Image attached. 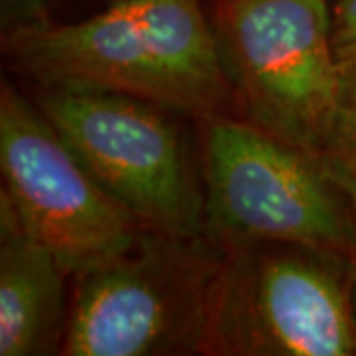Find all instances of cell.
Instances as JSON below:
<instances>
[{
    "instance_id": "cell-9",
    "label": "cell",
    "mask_w": 356,
    "mask_h": 356,
    "mask_svg": "<svg viewBox=\"0 0 356 356\" xmlns=\"http://www.w3.org/2000/svg\"><path fill=\"white\" fill-rule=\"evenodd\" d=\"M341 86L331 127L317 163L356 208V62L339 64Z\"/></svg>"
},
{
    "instance_id": "cell-6",
    "label": "cell",
    "mask_w": 356,
    "mask_h": 356,
    "mask_svg": "<svg viewBox=\"0 0 356 356\" xmlns=\"http://www.w3.org/2000/svg\"><path fill=\"white\" fill-rule=\"evenodd\" d=\"M0 166L2 192L67 275L127 252L147 229L8 81L0 89Z\"/></svg>"
},
{
    "instance_id": "cell-1",
    "label": "cell",
    "mask_w": 356,
    "mask_h": 356,
    "mask_svg": "<svg viewBox=\"0 0 356 356\" xmlns=\"http://www.w3.org/2000/svg\"><path fill=\"white\" fill-rule=\"evenodd\" d=\"M4 48L44 88L115 91L191 113L214 109L228 89L196 0H117L77 24L14 28Z\"/></svg>"
},
{
    "instance_id": "cell-5",
    "label": "cell",
    "mask_w": 356,
    "mask_h": 356,
    "mask_svg": "<svg viewBox=\"0 0 356 356\" xmlns=\"http://www.w3.org/2000/svg\"><path fill=\"white\" fill-rule=\"evenodd\" d=\"M40 109L89 175L145 228L200 236L202 198L177 131L154 103L115 91L46 88Z\"/></svg>"
},
{
    "instance_id": "cell-4",
    "label": "cell",
    "mask_w": 356,
    "mask_h": 356,
    "mask_svg": "<svg viewBox=\"0 0 356 356\" xmlns=\"http://www.w3.org/2000/svg\"><path fill=\"white\" fill-rule=\"evenodd\" d=\"M339 257L301 245L238 248L222 267L206 348L245 356L356 355L350 283Z\"/></svg>"
},
{
    "instance_id": "cell-3",
    "label": "cell",
    "mask_w": 356,
    "mask_h": 356,
    "mask_svg": "<svg viewBox=\"0 0 356 356\" xmlns=\"http://www.w3.org/2000/svg\"><path fill=\"white\" fill-rule=\"evenodd\" d=\"M341 196L309 154L259 127L210 121L204 216L218 240L236 250L285 243L350 257L356 224Z\"/></svg>"
},
{
    "instance_id": "cell-10",
    "label": "cell",
    "mask_w": 356,
    "mask_h": 356,
    "mask_svg": "<svg viewBox=\"0 0 356 356\" xmlns=\"http://www.w3.org/2000/svg\"><path fill=\"white\" fill-rule=\"evenodd\" d=\"M332 50L339 64L356 62V0H339L334 8Z\"/></svg>"
},
{
    "instance_id": "cell-8",
    "label": "cell",
    "mask_w": 356,
    "mask_h": 356,
    "mask_svg": "<svg viewBox=\"0 0 356 356\" xmlns=\"http://www.w3.org/2000/svg\"><path fill=\"white\" fill-rule=\"evenodd\" d=\"M65 275L0 192V356L54 353L58 334L65 332Z\"/></svg>"
},
{
    "instance_id": "cell-7",
    "label": "cell",
    "mask_w": 356,
    "mask_h": 356,
    "mask_svg": "<svg viewBox=\"0 0 356 356\" xmlns=\"http://www.w3.org/2000/svg\"><path fill=\"white\" fill-rule=\"evenodd\" d=\"M224 34L255 127L317 161L341 86L327 0H229Z\"/></svg>"
},
{
    "instance_id": "cell-12",
    "label": "cell",
    "mask_w": 356,
    "mask_h": 356,
    "mask_svg": "<svg viewBox=\"0 0 356 356\" xmlns=\"http://www.w3.org/2000/svg\"><path fill=\"white\" fill-rule=\"evenodd\" d=\"M348 259H350V273H353V280H350V291H353V305H355V315H356V242Z\"/></svg>"
},
{
    "instance_id": "cell-2",
    "label": "cell",
    "mask_w": 356,
    "mask_h": 356,
    "mask_svg": "<svg viewBox=\"0 0 356 356\" xmlns=\"http://www.w3.org/2000/svg\"><path fill=\"white\" fill-rule=\"evenodd\" d=\"M222 267L200 236L147 228L127 252L76 275L60 353L154 356L202 350Z\"/></svg>"
},
{
    "instance_id": "cell-11",
    "label": "cell",
    "mask_w": 356,
    "mask_h": 356,
    "mask_svg": "<svg viewBox=\"0 0 356 356\" xmlns=\"http://www.w3.org/2000/svg\"><path fill=\"white\" fill-rule=\"evenodd\" d=\"M46 0H2V24L10 32L20 26L44 22Z\"/></svg>"
}]
</instances>
